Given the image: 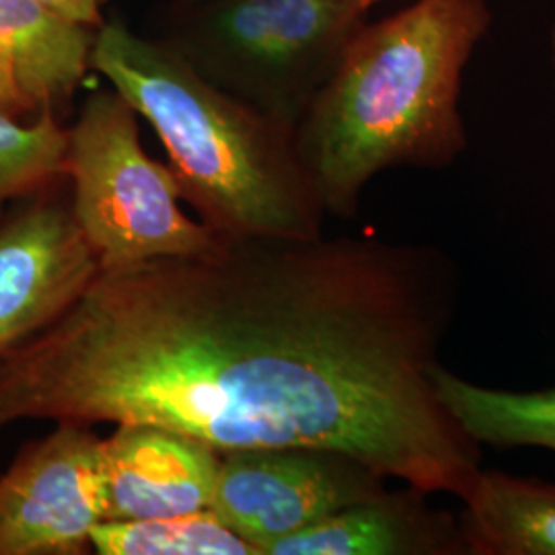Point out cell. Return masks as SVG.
<instances>
[{"label": "cell", "instance_id": "obj_1", "mask_svg": "<svg viewBox=\"0 0 555 555\" xmlns=\"http://www.w3.org/2000/svg\"><path fill=\"white\" fill-rule=\"evenodd\" d=\"M456 300L438 249L366 235L220 237L194 256L100 268L0 357L17 422L151 424L219 453L325 449L463 498L481 447L438 393Z\"/></svg>", "mask_w": 555, "mask_h": 555}, {"label": "cell", "instance_id": "obj_2", "mask_svg": "<svg viewBox=\"0 0 555 555\" xmlns=\"http://www.w3.org/2000/svg\"><path fill=\"white\" fill-rule=\"evenodd\" d=\"M492 20L488 0H414L358 29L295 130L325 215L357 217L387 169H447L465 153L463 73Z\"/></svg>", "mask_w": 555, "mask_h": 555}, {"label": "cell", "instance_id": "obj_3", "mask_svg": "<svg viewBox=\"0 0 555 555\" xmlns=\"http://www.w3.org/2000/svg\"><path fill=\"white\" fill-rule=\"evenodd\" d=\"M95 68L157 132L188 199L220 237L323 235V208L298 157L295 126L238 100L165 41L103 21Z\"/></svg>", "mask_w": 555, "mask_h": 555}, {"label": "cell", "instance_id": "obj_4", "mask_svg": "<svg viewBox=\"0 0 555 555\" xmlns=\"http://www.w3.org/2000/svg\"><path fill=\"white\" fill-rule=\"evenodd\" d=\"M364 23L348 0H199L181 4L163 41L204 79L297 128Z\"/></svg>", "mask_w": 555, "mask_h": 555}, {"label": "cell", "instance_id": "obj_5", "mask_svg": "<svg viewBox=\"0 0 555 555\" xmlns=\"http://www.w3.org/2000/svg\"><path fill=\"white\" fill-rule=\"evenodd\" d=\"M64 178L100 268L194 256L219 235L181 208L178 179L142 149L137 109L112 87L82 103L66 130Z\"/></svg>", "mask_w": 555, "mask_h": 555}, {"label": "cell", "instance_id": "obj_6", "mask_svg": "<svg viewBox=\"0 0 555 555\" xmlns=\"http://www.w3.org/2000/svg\"><path fill=\"white\" fill-rule=\"evenodd\" d=\"M389 479L352 456L325 449H243L220 453L210 511L259 555L282 537L315 525Z\"/></svg>", "mask_w": 555, "mask_h": 555}, {"label": "cell", "instance_id": "obj_7", "mask_svg": "<svg viewBox=\"0 0 555 555\" xmlns=\"http://www.w3.org/2000/svg\"><path fill=\"white\" fill-rule=\"evenodd\" d=\"M105 520L101 438L66 424L0 472V555H79Z\"/></svg>", "mask_w": 555, "mask_h": 555}, {"label": "cell", "instance_id": "obj_8", "mask_svg": "<svg viewBox=\"0 0 555 555\" xmlns=\"http://www.w3.org/2000/svg\"><path fill=\"white\" fill-rule=\"evenodd\" d=\"M60 183L0 222V357L62 315L100 270Z\"/></svg>", "mask_w": 555, "mask_h": 555}, {"label": "cell", "instance_id": "obj_9", "mask_svg": "<svg viewBox=\"0 0 555 555\" xmlns=\"http://www.w3.org/2000/svg\"><path fill=\"white\" fill-rule=\"evenodd\" d=\"M220 453L202 440L151 424H121L101 438L105 520L208 511Z\"/></svg>", "mask_w": 555, "mask_h": 555}, {"label": "cell", "instance_id": "obj_10", "mask_svg": "<svg viewBox=\"0 0 555 555\" xmlns=\"http://www.w3.org/2000/svg\"><path fill=\"white\" fill-rule=\"evenodd\" d=\"M408 486L350 504L270 543L263 555H467L459 515Z\"/></svg>", "mask_w": 555, "mask_h": 555}, {"label": "cell", "instance_id": "obj_11", "mask_svg": "<svg viewBox=\"0 0 555 555\" xmlns=\"http://www.w3.org/2000/svg\"><path fill=\"white\" fill-rule=\"evenodd\" d=\"M95 29L38 0H0V50L34 114L60 116L91 68Z\"/></svg>", "mask_w": 555, "mask_h": 555}, {"label": "cell", "instance_id": "obj_12", "mask_svg": "<svg viewBox=\"0 0 555 555\" xmlns=\"http://www.w3.org/2000/svg\"><path fill=\"white\" fill-rule=\"evenodd\" d=\"M461 500L467 555H555V481L481 467Z\"/></svg>", "mask_w": 555, "mask_h": 555}, {"label": "cell", "instance_id": "obj_13", "mask_svg": "<svg viewBox=\"0 0 555 555\" xmlns=\"http://www.w3.org/2000/svg\"><path fill=\"white\" fill-rule=\"evenodd\" d=\"M438 393L461 428L479 447H537L555 453V387L543 391H504L437 371Z\"/></svg>", "mask_w": 555, "mask_h": 555}, {"label": "cell", "instance_id": "obj_14", "mask_svg": "<svg viewBox=\"0 0 555 555\" xmlns=\"http://www.w3.org/2000/svg\"><path fill=\"white\" fill-rule=\"evenodd\" d=\"M89 547L100 555H259L210 508L192 515L101 520Z\"/></svg>", "mask_w": 555, "mask_h": 555}, {"label": "cell", "instance_id": "obj_15", "mask_svg": "<svg viewBox=\"0 0 555 555\" xmlns=\"http://www.w3.org/2000/svg\"><path fill=\"white\" fill-rule=\"evenodd\" d=\"M0 112V219L11 202L31 198L64 181L66 128L41 112L31 121Z\"/></svg>", "mask_w": 555, "mask_h": 555}, {"label": "cell", "instance_id": "obj_16", "mask_svg": "<svg viewBox=\"0 0 555 555\" xmlns=\"http://www.w3.org/2000/svg\"><path fill=\"white\" fill-rule=\"evenodd\" d=\"M0 112L17 116V118L36 116L29 101L21 91L13 66L9 64V60L2 59V56H0Z\"/></svg>", "mask_w": 555, "mask_h": 555}, {"label": "cell", "instance_id": "obj_17", "mask_svg": "<svg viewBox=\"0 0 555 555\" xmlns=\"http://www.w3.org/2000/svg\"><path fill=\"white\" fill-rule=\"evenodd\" d=\"M43 7L56 11L62 17L80 25L98 29L103 23V2L105 0H38Z\"/></svg>", "mask_w": 555, "mask_h": 555}, {"label": "cell", "instance_id": "obj_18", "mask_svg": "<svg viewBox=\"0 0 555 555\" xmlns=\"http://www.w3.org/2000/svg\"><path fill=\"white\" fill-rule=\"evenodd\" d=\"M348 2H352V4H357V7H360L362 11H366L369 13V9H373L377 2H380V0H348Z\"/></svg>", "mask_w": 555, "mask_h": 555}, {"label": "cell", "instance_id": "obj_19", "mask_svg": "<svg viewBox=\"0 0 555 555\" xmlns=\"http://www.w3.org/2000/svg\"><path fill=\"white\" fill-rule=\"evenodd\" d=\"M552 66H554V80H555V23H554V31H552Z\"/></svg>", "mask_w": 555, "mask_h": 555}, {"label": "cell", "instance_id": "obj_20", "mask_svg": "<svg viewBox=\"0 0 555 555\" xmlns=\"http://www.w3.org/2000/svg\"><path fill=\"white\" fill-rule=\"evenodd\" d=\"M181 4H192V2H199V0H179Z\"/></svg>", "mask_w": 555, "mask_h": 555}]
</instances>
